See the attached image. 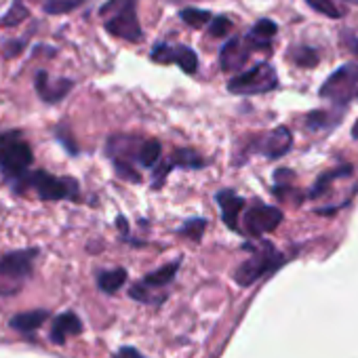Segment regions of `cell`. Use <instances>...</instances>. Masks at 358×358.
<instances>
[{
	"label": "cell",
	"mask_w": 358,
	"mask_h": 358,
	"mask_svg": "<svg viewBox=\"0 0 358 358\" xmlns=\"http://www.w3.org/2000/svg\"><path fill=\"white\" fill-rule=\"evenodd\" d=\"M293 145V137H291V131L287 127H278L274 129L262 143V150L268 158H280L285 156Z\"/></svg>",
	"instance_id": "cell-14"
},
{
	"label": "cell",
	"mask_w": 358,
	"mask_h": 358,
	"mask_svg": "<svg viewBox=\"0 0 358 358\" xmlns=\"http://www.w3.org/2000/svg\"><path fill=\"white\" fill-rule=\"evenodd\" d=\"M280 264H282V255L276 253L272 249V245H264L262 251H257L251 259H247L245 264L238 266V270L234 272V280L241 287H251L262 276L274 272Z\"/></svg>",
	"instance_id": "cell-5"
},
{
	"label": "cell",
	"mask_w": 358,
	"mask_h": 358,
	"mask_svg": "<svg viewBox=\"0 0 358 358\" xmlns=\"http://www.w3.org/2000/svg\"><path fill=\"white\" fill-rule=\"evenodd\" d=\"M160 152H162V145L160 141L156 139H148L141 143V148L137 150V158L143 166H154L160 158Z\"/></svg>",
	"instance_id": "cell-19"
},
{
	"label": "cell",
	"mask_w": 358,
	"mask_h": 358,
	"mask_svg": "<svg viewBox=\"0 0 358 358\" xmlns=\"http://www.w3.org/2000/svg\"><path fill=\"white\" fill-rule=\"evenodd\" d=\"M114 9H116V13L106 22V30L118 38L129 41V43H141L143 32H141V26L135 15V5L131 0H112L110 5H106L101 9V15L114 11Z\"/></svg>",
	"instance_id": "cell-3"
},
{
	"label": "cell",
	"mask_w": 358,
	"mask_h": 358,
	"mask_svg": "<svg viewBox=\"0 0 358 358\" xmlns=\"http://www.w3.org/2000/svg\"><path fill=\"white\" fill-rule=\"evenodd\" d=\"M306 3H308L310 9H314L316 13L327 15L331 20H339L343 15V11L333 3V0H306Z\"/></svg>",
	"instance_id": "cell-22"
},
{
	"label": "cell",
	"mask_w": 358,
	"mask_h": 358,
	"mask_svg": "<svg viewBox=\"0 0 358 358\" xmlns=\"http://www.w3.org/2000/svg\"><path fill=\"white\" fill-rule=\"evenodd\" d=\"M47 320V312L45 310H36V312H24V314H15L11 318V327L20 333H32L36 331L43 322Z\"/></svg>",
	"instance_id": "cell-16"
},
{
	"label": "cell",
	"mask_w": 358,
	"mask_h": 358,
	"mask_svg": "<svg viewBox=\"0 0 358 358\" xmlns=\"http://www.w3.org/2000/svg\"><path fill=\"white\" fill-rule=\"evenodd\" d=\"M177 268H179V262H173V264H166V266H162L160 270L148 274L139 285H135V287L131 289V297H133V299H139V301H145V303H154V301H156V299H154V289L166 287V285L175 278Z\"/></svg>",
	"instance_id": "cell-9"
},
{
	"label": "cell",
	"mask_w": 358,
	"mask_h": 358,
	"mask_svg": "<svg viewBox=\"0 0 358 358\" xmlns=\"http://www.w3.org/2000/svg\"><path fill=\"white\" fill-rule=\"evenodd\" d=\"M28 15H30V11H28V7L24 5V0H13L11 9H9L3 17H0V26H3V28L20 26L24 20H28Z\"/></svg>",
	"instance_id": "cell-18"
},
{
	"label": "cell",
	"mask_w": 358,
	"mask_h": 358,
	"mask_svg": "<svg viewBox=\"0 0 358 358\" xmlns=\"http://www.w3.org/2000/svg\"><path fill=\"white\" fill-rule=\"evenodd\" d=\"M34 156L28 141L22 139L20 131L0 135V171L9 177H22L30 169Z\"/></svg>",
	"instance_id": "cell-2"
},
{
	"label": "cell",
	"mask_w": 358,
	"mask_h": 358,
	"mask_svg": "<svg viewBox=\"0 0 358 358\" xmlns=\"http://www.w3.org/2000/svg\"><path fill=\"white\" fill-rule=\"evenodd\" d=\"M230 30H232V22H230L228 17L220 15V17L211 20L209 34H211L213 38H224V36H228V34H230Z\"/></svg>",
	"instance_id": "cell-29"
},
{
	"label": "cell",
	"mask_w": 358,
	"mask_h": 358,
	"mask_svg": "<svg viewBox=\"0 0 358 358\" xmlns=\"http://www.w3.org/2000/svg\"><path fill=\"white\" fill-rule=\"evenodd\" d=\"M171 164L173 166H188V169H201L203 164H205V160L194 152V150H179L175 156H173V160H171Z\"/></svg>",
	"instance_id": "cell-21"
},
{
	"label": "cell",
	"mask_w": 358,
	"mask_h": 358,
	"mask_svg": "<svg viewBox=\"0 0 358 358\" xmlns=\"http://www.w3.org/2000/svg\"><path fill=\"white\" fill-rule=\"evenodd\" d=\"M38 251H13L0 257V295H15L32 274V264Z\"/></svg>",
	"instance_id": "cell-1"
},
{
	"label": "cell",
	"mask_w": 358,
	"mask_h": 358,
	"mask_svg": "<svg viewBox=\"0 0 358 358\" xmlns=\"http://www.w3.org/2000/svg\"><path fill=\"white\" fill-rule=\"evenodd\" d=\"M175 64L182 68L184 72L192 74L199 68V57H196V53L190 47H177L175 49Z\"/></svg>",
	"instance_id": "cell-20"
},
{
	"label": "cell",
	"mask_w": 358,
	"mask_h": 358,
	"mask_svg": "<svg viewBox=\"0 0 358 358\" xmlns=\"http://www.w3.org/2000/svg\"><path fill=\"white\" fill-rule=\"evenodd\" d=\"M70 89H72V80H64L62 78V80H53L51 83L49 80V74L45 70H41L36 74V91L49 103H55V101L64 99L70 93Z\"/></svg>",
	"instance_id": "cell-11"
},
{
	"label": "cell",
	"mask_w": 358,
	"mask_h": 358,
	"mask_svg": "<svg viewBox=\"0 0 358 358\" xmlns=\"http://www.w3.org/2000/svg\"><path fill=\"white\" fill-rule=\"evenodd\" d=\"M205 228H207V220H192V222H186L182 228H179V234L182 236H188V238H192V241H201V236H203V232H205Z\"/></svg>",
	"instance_id": "cell-26"
},
{
	"label": "cell",
	"mask_w": 358,
	"mask_h": 358,
	"mask_svg": "<svg viewBox=\"0 0 358 358\" xmlns=\"http://www.w3.org/2000/svg\"><path fill=\"white\" fill-rule=\"evenodd\" d=\"M278 32V28H276V24L274 22H270V20H259L253 28H251V32L247 34V45L251 47V49H270V43H272V38H274V34Z\"/></svg>",
	"instance_id": "cell-15"
},
{
	"label": "cell",
	"mask_w": 358,
	"mask_h": 358,
	"mask_svg": "<svg viewBox=\"0 0 358 358\" xmlns=\"http://www.w3.org/2000/svg\"><path fill=\"white\" fill-rule=\"evenodd\" d=\"M278 87V76L270 64H257L255 68L241 72L228 83V91L236 95H259L274 91Z\"/></svg>",
	"instance_id": "cell-4"
},
{
	"label": "cell",
	"mask_w": 358,
	"mask_h": 358,
	"mask_svg": "<svg viewBox=\"0 0 358 358\" xmlns=\"http://www.w3.org/2000/svg\"><path fill=\"white\" fill-rule=\"evenodd\" d=\"M251 47L247 45L245 38H232L222 47L220 53V66L224 72H238L245 68L247 59H249Z\"/></svg>",
	"instance_id": "cell-10"
},
{
	"label": "cell",
	"mask_w": 358,
	"mask_h": 358,
	"mask_svg": "<svg viewBox=\"0 0 358 358\" xmlns=\"http://www.w3.org/2000/svg\"><path fill=\"white\" fill-rule=\"evenodd\" d=\"M127 280V270L124 268H116V270H108V272H99L97 276V285L103 293H116Z\"/></svg>",
	"instance_id": "cell-17"
},
{
	"label": "cell",
	"mask_w": 358,
	"mask_h": 358,
	"mask_svg": "<svg viewBox=\"0 0 358 358\" xmlns=\"http://www.w3.org/2000/svg\"><path fill=\"white\" fill-rule=\"evenodd\" d=\"M217 203L222 209V217L230 230H238V213L245 209V199L234 194L232 190H222L217 194Z\"/></svg>",
	"instance_id": "cell-13"
},
{
	"label": "cell",
	"mask_w": 358,
	"mask_h": 358,
	"mask_svg": "<svg viewBox=\"0 0 358 358\" xmlns=\"http://www.w3.org/2000/svg\"><path fill=\"white\" fill-rule=\"evenodd\" d=\"M85 0H49L45 5V13H53V15H62V13H70L74 9H78Z\"/></svg>",
	"instance_id": "cell-23"
},
{
	"label": "cell",
	"mask_w": 358,
	"mask_h": 358,
	"mask_svg": "<svg viewBox=\"0 0 358 358\" xmlns=\"http://www.w3.org/2000/svg\"><path fill=\"white\" fill-rule=\"evenodd\" d=\"M341 175H350V166H343V169H337V171H331V173L322 175V177L318 179V182H316V186L312 188L310 196H320V194L324 192L327 184H329V182H333L335 177H341Z\"/></svg>",
	"instance_id": "cell-28"
},
{
	"label": "cell",
	"mask_w": 358,
	"mask_h": 358,
	"mask_svg": "<svg viewBox=\"0 0 358 358\" xmlns=\"http://www.w3.org/2000/svg\"><path fill=\"white\" fill-rule=\"evenodd\" d=\"M30 184L38 192L43 201H62V199H76L78 184L74 179H59L49 175L47 171H36L30 177Z\"/></svg>",
	"instance_id": "cell-7"
},
{
	"label": "cell",
	"mask_w": 358,
	"mask_h": 358,
	"mask_svg": "<svg viewBox=\"0 0 358 358\" xmlns=\"http://www.w3.org/2000/svg\"><path fill=\"white\" fill-rule=\"evenodd\" d=\"M243 222H245V230L251 236H262L278 228V224L282 222V211L268 205H253L251 209H247Z\"/></svg>",
	"instance_id": "cell-8"
},
{
	"label": "cell",
	"mask_w": 358,
	"mask_h": 358,
	"mask_svg": "<svg viewBox=\"0 0 358 358\" xmlns=\"http://www.w3.org/2000/svg\"><path fill=\"white\" fill-rule=\"evenodd\" d=\"M152 59L158 62V64H171L175 62V49H171L169 45L160 43L152 49Z\"/></svg>",
	"instance_id": "cell-30"
},
{
	"label": "cell",
	"mask_w": 358,
	"mask_h": 358,
	"mask_svg": "<svg viewBox=\"0 0 358 358\" xmlns=\"http://www.w3.org/2000/svg\"><path fill=\"white\" fill-rule=\"evenodd\" d=\"M114 169H116V175L120 179H124V182H131V184H139L141 182V175L124 158H114Z\"/></svg>",
	"instance_id": "cell-24"
},
{
	"label": "cell",
	"mask_w": 358,
	"mask_h": 358,
	"mask_svg": "<svg viewBox=\"0 0 358 358\" xmlns=\"http://www.w3.org/2000/svg\"><path fill=\"white\" fill-rule=\"evenodd\" d=\"M22 49H24V43H13V45H9L7 55H9V57H13V55H17V51H22Z\"/></svg>",
	"instance_id": "cell-33"
},
{
	"label": "cell",
	"mask_w": 358,
	"mask_h": 358,
	"mask_svg": "<svg viewBox=\"0 0 358 358\" xmlns=\"http://www.w3.org/2000/svg\"><path fill=\"white\" fill-rule=\"evenodd\" d=\"M83 331V322L74 312H62L51 327V341L62 345L70 335H78Z\"/></svg>",
	"instance_id": "cell-12"
},
{
	"label": "cell",
	"mask_w": 358,
	"mask_h": 358,
	"mask_svg": "<svg viewBox=\"0 0 358 358\" xmlns=\"http://www.w3.org/2000/svg\"><path fill=\"white\" fill-rule=\"evenodd\" d=\"M358 64H345L341 66L320 89V97H327L339 106H345L352 101V97H358Z\"/></svg>",
	"instance_id": "cell-6"
},
{
	"label": "cell",
	"mask_w": 358,
	"mask_h": 358,
	"mask_svg": "<svg viewBox=\"0 0 358 358\" xmlns=\"http://www.w3.org/2000/svg\"><path fill=\"white\" fill-rule=\"evenodd\" d=\"M114 358H145L141 352H137L135 348H131V345H124V348H120L118 352H116V356Z\"/></svg>",
	"instance_id": "cell-31"
},
{
	"label": "cell",
	"mask_w": 358,
	"mask_h": 358,
	"mask_svg": "<svg viewBox=\"0 0 358 358\" xmlns=\"http://www.w3.org/2000/svg\"><path fill=\"white\" fill-rule=\"evenodd\" d=\"M182 20L192 26V28H203L205 24L211 22V13L209 11H203V9H184L182 11Z\"/></svg>",
	"instance_id": "cell-25"
},
{
	"label": "cell",
	"mask_w": 358,
	"mask_h": 358,
	"mask_svg": "<svg viewBox=\"0 0 358 358\" xmlns=\"http://www.w3.org/2000/svg\"><path fill=\"white\" fill-rule=\"evenodd\" d=\"M293 59H295V64L301 66V68H314V66L318 64V55H316V51L310 49V47H299V49L293 53Z\"/></svg>",
	"instance_id": "cell-27"
},
{
	"label": "cell",
	"mask_w": 358,
	"mask_h": 358,
	"mask_svg": "<svg viewBox=\"0 0 358 358\" xmlns=\"http://www.w3.org/2000/svg\"><path fill=\"white\" fill-rule=\"evenodd\" d=\"M352 135H354V139H358V120H356V124H354V129H352Z\"/></svg>",
	"instance_id": "cell-34"
},
{
	"label": "cell",
	"mask_w": 358,
	"mask_h": 358,
	"mask_svg": "<svg viewBox=\"0 0 358 358\" xmlns=\"http://www.w3.org/2000/svg\"><path fill=\"white\" fill-rule=\"evenodd\" d=\"M345 45L354 55H358V38L356 36H345Z\"/></svg>",
	"instance_id": "cell-32"
}]
</instances>
